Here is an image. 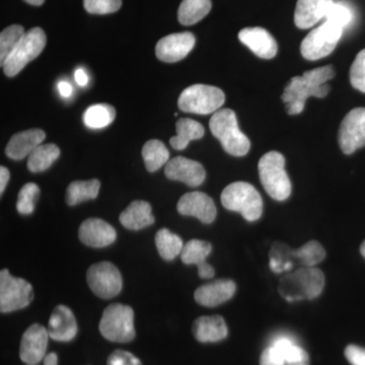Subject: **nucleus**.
<instances>
[{"instance_id": "obj_7", "label": "nucleus", "mask_w": 365, "mask_h": 365, "mask_svg": "<svg viewBox=\"0 0 365 365\" xmlns=\"http://www.w3.org/2000/svg\"><path fill=\"white\" fill-rule=\"evenodd\" d=\"M98 329L103 337L111 342H130L135 338L133 309L121 304L106 307Z\"/></svg>"}, {"instance_id": "obj_49", "label": "nucleus", "mask_w": 365, "mask_h": 365, "mask_svg": "<svg viewBox=\"0 0 365 365\" xmlns=\"http://www.w3.org/2000/svg\"><path fill=\"white\" fill-rule=\"evenodd\" d=\"M294 365H309V364H294Z\"/></svg>"}, {"instance_id": "obj_39", "label": "nucleus", "mask_w": 365, "mask_h": 365, "mask_svg": "<svg viewBox=\"0 0 365 365\" xmlns=\"http://www.w3.org/2000/svg\"><path fill=\"white\" fill-rule=\"evenodd\" d=\"M350 81L353 88L365 93V49L357 54L350 69Z\"/></svg>"}, {"instance_id": "obj_38", "label": "nucleus", "mask_w": 365, "mask_h": 365, "mask_svg": "<svg viewBox=\"0 0 365 365\" xmlns=\"http://www.w3.org/2000/svg\"><path fill=\"white\" fill-rule=\"evenodd\" d=\"M121 6L122 0H83L86 11L93 14L116 13Z\"/></svg>"}, {"instance_id": "obj_19", "label": "nucleus", "mask_w": 365, "mask_h": 365, "mask_svg": "<svg viewBox=\"0 0 365 365\" xmlns=\"http://www.w3.org/2000/svg\"><path fill=\"white\" fill-rule=\"evenodd\" d=\"M239 39L260 58L272 59L277 54V43L265 29L259 26L242 29Z\"/></svg>"}, {"instance_id": "obj_42", "label": "nucleus", "mask_w": 365, "mask_h": 365, "mask_svg": "<svg viewBox=\"0 0 365 365\" xmlns=\"http://www.w3.org/2000/svg\"><path fill=\"white\" fill-rule=\"evenodd\" d=\"M260 365H287L284 360L281 359L280 355L275 351L273 347L269 346L262 353Z\"/></svg>"}, {"instance_id": "obj_41", "label": "nucleus", "mask_w": 365, "mask_h": 365, "mask_svg": "<svg viewBox=\"0 0 365 365\" xmlns=\"http://www.w3.org/2000/svg\"><path fill=\"white\" fill-rule=\"evenodd\" d=\"M345 356L351 365H365V348L357 345H348Z\"/></svg>"}, {"instance_id": "obj_44", "label": "nucleus", "mask_w": 365, "mask_h": 365, "mask_svg": "<svg viewBox=\"0 0 365 365\" xmlns=\"http://www.w3.org/2000/svg\"><path fill=\"white\" fill-rule=\"evenodd\" d=\"M76 81L78 86H86L88 83V74L83 69L79 68L76 71Z\"/></svg>"}, {"instance_id": "obj_25", "label": "nucleus", "mask_w": 365, "mask_h": 365, "mask_svg": "<svg viewBox=\"0 0 365 365\" xmlns=\"http://www.w3.org/2000/svg\"><path fill=\"white\" fill-rule=\"evenodd\" d=\"M192 332L199 342H220L227 337V327L220 316H203L194 322Z\"/></svg>"}, {"instance_id": "obj_2", "label": "nucleus", "mask_w": 365, "mask_h": 365, "mask_svg": "<svg viewBox=\"0 0 365 365\" xmlns=\"http://www.w3.org/2000/svg\"><path fill=\"white\" fill-rule=\"evenodd\" d=\"M325 287V276L318 268L300 267L280 280L279 294L287 302L317 299Z\"/></svg>"}, {"instance_id": "obj_40", "label": "nucleus", "mask_w": 365, "mask_h": 365, "mask_svg": "<svg viewBox=\"0 0 365 365\" xmlns=\"http://www.w3.org/2000/svg\"><path fill=\"white\" fill-rule=\"evenodd\" d=\"M108 365H143L130 352L116 350L108 359Z\"/></svg>"}, {"instance_id": "obj_36", "label": "nucleus", "mask_w": 365, "mask_h": 365, "mask_svg": "<svg viewBox=\"0 0 365 365\" xmlns=\"http://www.w3.org/2000/svg\"><path fill=\"white\" fill-rule=\"evenodd\" d=\"M40 196V188L34 182H28L19 193L16 209L21 215H32L35 210L36 202Z\"/></svg>"}, {"instance_id": "obj_13", "label": "nucleus", "mask_w": 365, "mask_h": 365, "mask_svg": "<svg viewBox=\"0 0 365 365\" xmlns=\"http://www.w3.org/2000/svg\"><path fill=\"white\" fill-rule=\"evenodd\" d=\"M340 148L351 155L365 145V108H356L346 115L338 134Z\"/></svg>"}, {"instance_id": "obj_3", "label": "nucleus", "mask_w": 365, "mask_h": 365, "mask_svg": "<svg viewBox=\"0 0 365 365\" xmlns=\"http://www.w3.org/2000/svg\"><path fill=\"white\" fill-rule=\"evenodd\" d=\"M209 126L228 155L244 157L249 153L251 143L240 129L237 115L232 110L223 109L216 112L211 117Z\"/></svg>"}, {"instance_id": "obj_4", "label": "nucleus", "mask_w": 365, "mask_h": 365, "mask_svg": "<svg viewBox=\"0 0 365 365\" xmlns=\"http://www.w3.org/2000/svg\"><path fill=\"white\" fill-rule=\"evenodd\" d=\"M259 176L264 189L274 200L284 201L292 194V182L285 170V158L277 151H270L261 158Z\"/></svg>"}, {"instance_id": "obj_27", "label": "nucleus", "mask_w": 365, "mask_h": 365, "mask_svg": "<svg viewBox=\"0 0 365 365\" xmlns=\"http://www.w3.org/2000/svg\"><path fill=\"white\" fill-rule=\"evenodd\" d=\"M176 130L177 135L170 138V143L177 150H185L191 141L202 138L205 133L202 125L188 118L177 122Z\"/></svg>"}, {"instance_id": "obj_6", "label": "nucleus", "mask_w": 365, "mask_h": 365, "mask_svg": "<svg viewBox=\"0 0 365 365\" xmlns=\"http://www.w3.org/2000/svg\"><path fill=\"white\" fill-rule=\"evenodd\" d=\"M326 251L319 242H307L299 249L292 250L283 242H275L270 252V268L273 272L282 273L285 264H299L300 267H314L325 259Z\"/></svg>"}, {"instance_id": "obj_31", "label": "nucleus", "mask_w": 365, "mask_h": 365, "mask_svg": "<svg viewBox=\"0 0 365 365\" xmlns=\"http://www.w3.org/2000/svg\"><path fill=\"white\" fill-rule=\"evenodd\" d=\"M100 188L101 182L97 179L72 182L67 188L66 202L74 206L83 201L93 200L97 198Z\"/></svg>"}, {"instance_id": "obj_48", "label": "nucleus", "mask_w": 365, "mask_h": 365, "mask_svg": "<svg viewBox=\"0 0 365 365\" xmlns=\"http://www.w3.org/2000/svg\"><path fill=\"white\" fill-rule=\"evenodd\" d=\"M360 252H361L362 256L365 258V241L362 242L361 247H360Z\"/></svg>"}, {"instance_id": "obj_20", "label": "nucleus", "mask_w": 365, "mask_h": 365, "mask_svg": "<svg viewBox=\"0 0 365 365\" xmlns=\"http://www.w3.org/2000/svg\"><path fill=\"white\" fill-rule=\"evenodd\" d=\"M47 330L50 338L57 342L73 340L78 334V323L71 309L66 306L55 307L50 317Z\"/></svg>"}, {"instance_id": "obj_33", "label": "nucleus", "mask_w": 365, "mask_h": 365, "mask_svg": "<svg viewBox=\"0 0 365 365\" xmlns=\"http://www.w3.org/2000/svg\"><path fill=\"white\" fill-rule=\"evenodd\" d=\"M155 245L158 254L163 260L172 261L181 255L184 244L179 235L173 234L167 228L158 230L155 235Z\"/></svg>"}, {"instance_id": "obj_17", "label": "nucleus", "mask_w": 365, "mask_h": 365, "mask_svg": "<svg viewBox=\"0 0 365 365\" xmlns=\"http://www.w3.org/2000/svg\"><path fill=\"white\" fill-rule=\"evenodd\" d=\"M165 175L173 181L185 182L189 187H198L205 181L203 165L189 158L177 157L168 162Z\"/></svg>"}, {"instance_id": "obj_43", "label": "nucleus", "mask_w": 365, "mask_h": 365, "mask_svg": "<svg viewBox=\"0 0 365 365\" xmlns=\"http://www.w3.org/2000/svg\"><path fill=\"white\" fill-rule=\"evenodd\" d=\"M9 178H11V174H9V170L4 167L0 168V193H4L6 190Z\"/></svg>"}, {"instance_id": "obj_45", "label": "nucleus", "mask_w": 365, "mask_h": 365, "mask_svg": "<svg viewBox=\"0 0 365 365\" xmlns=\"http://www.w3.org/2000/svg\"><path fill=\"white\" fill-rule=\"evenodd\" d=\"M58 91L62 97L68 98L71 96L72 88L66 81H60L58 83Z\"/></svg>"}, {"instance_id": "obj_10", "label": "nucleus", "mask_w": 365, "mask_h": 365, "mask_svg": "<svg viewBox=\"0 0 365 365\" xmlns=\"http://www.w3.org/2000/svg\"><path fill=\"white\" fill-rule=\"evenodd\" d=\"M343 29L325 21L314 29L302 41L300 52L307 60H319L328 56L335 49L342 37Z\"/></svg>"}, {"instance_id": "obj_12", "label": "nucleus", "mask_w": 365, "mask_h": 365, "mask_svg": "<svg viewBox=\"0 0 365 365\" xmlns=\"http://www.w3.org/2000/svg\"><path fill=\"white\" fill-rule=\"evenodd\" d=\"M86 280L91 292L101 299L117 297L123 287L121 273L110 262L93 264L88 268Z\"/></svg>"}, {"instance_id": "obj_15", "label": "nucleus", "mask_w": 365, "mask_h": 365, "mask_svg": "<svg viewBox=\"0 0 365 365\" xmlns=\"http://www.w3.org/2000/svg\"><path fill=\"white\" fill-rule=\"evenodd\" d=\"M195 36L190 32L172 34L158 41L155 54L160 61L174 63L184 59L195 46Z\"/></svg>"}, {"instance_id": "obj_46", "label": "nucleus", "mask_w": 365, "mask_h": 365, "mask_svg": "<svg viewBox=\"0 0 365 365\" xmlns=\"http://www.w3.org/2000/svg\"><path fill=\"white\" fill-rule=\"evenodd\" d=\"M44 365H58V357L56 353L52 352L46 355Z\"/></svg>"}, {"instance_id": "obj_16", "label": "nucleus", "mask_w": 365, "mask_h": 365, "mask_svg": "<svg viewBox=\"0 0 365 365\" xmlns=\"http://www.w3.org/2000/svg\"><path fill=\"white\" fill-rule=\"evenodd\" d=\"M180 215L193 216L209 225L215 222L217 211L212 199L202 192H191L181 197L177 205Z\"/></svg>"}, {"instance_id": "obj_32", "label": "nucleus", "mask_w": 365, "mask_h": 365, "mask_svg": "<svg viewBox=\"0 0 365 365\" xmlns=\"http://www.w3.org/2000/svg\"><path fill=\"white\" fill-rule=\"evenodd\" d=\"M143 158L146 170L150 173H155L169 162L170 153L162 141L151 139L144 144Z\"/></svg>"}, {"instance_id": "obj_14", "label": "nucleus", "mask_w": 365, "mask_h": 365, "mask_svg": "<svg viewBox=\"0 0 365 365\" xmlns=\"http://www.w3.org/2000/svg\"><path fill=\"white\" fill-rule=\"evenodd\" d=\"M47 329L40 324L29 327L21 340L20 357L26 364L37 365L46 357L48 340Z\"/></svg>"}, {"instance_id": "obj_30", "label": "nucleus", "mask_w": 365, "mask_h": 365, "mask_svg": "<svg viewBox=\"0 0 365 365\" xmlns=\"http://www.w3.org/2000/svg\"><path fill=\"white\" fill-rule=\"evenodd\" d=\"M60 150L55 144H41L29 155L28 169L32 173H41L49 169L59 158Z\"/></svg>"}, {"instance_id": "obj_47", "label": "nucleus", "mask_w": 365, "mask_h": 365, "mask_svg": "<svg viewBox=\"0 0 365 365\" xmlns=\"http://www.w3.org/2000/svg\"><path fill=\"white\" fill-rule=\"evenodd\" d=\"M26 4H31V6H40L44 4L45 0H24Z\"/></svg>"}, {"instance_id": "obj_37", "label": "nucleus", "mask_w": 365, "mask_h": 365, "mask_svg": "<svg viewBox=\"0 0 365 365\" xmlns=\"http://www.w3.org/2000/svg\"><path fill=\"white\" fill-rule=\"evenodd\" d=\"M352 20L351 9L346 4H341V2H334L325 18V21H330L334 25L343 29V30L351 24Z\"/></svg>"}, {"instance_id": "obj_21", "label": "nucleus", "mask_w": 365, "mask_h": 365, "mask_svg": "<svg viewBox=\"0 0 365 365\" xmlns=\"http://www.w3.org/2000/svg\"><path fill=\"white\" fill-rule=\"evenodd\" d=\"M237 287L232 280L220 279L197 288L195 300L200 306L213 307L225 304L235 295Z\"/></svg>"}, {"instance_id": "obj_1", "label": "nucleus", "mask_w": 365, "mask_h": 365, "mask_svg": "<svg viewBox=\"0 0 365 365\" xmlns=\"http://www.w3.org/2000/svg\"><path fill=\"white\" fill-rule=\"evenodd\" d=\"M334 76L335 71L333 67L327 66L306 71L302 76L292 78L281 96L283 102L287 104L288 114H300L304 111L309 97L325 98L330 91V86L326 83Z\"/></svg>"}, {"instance_id": "obj_18", "label": "nucleus", "mask_w": 365, "mask_h": 365, "mask_svg": "<svg viewBox=\"0 0 365 365\" xmlns=\"http://www.w3.org/2000/svg\"><path fill=\"white\" fill-rule=\"evenodd\" d=\"M81 242L91 248H105L116 241L115 228L100 218H88L78 230Z\"/></svg>"}, {"instance_id": "obj_5", "label": "nucleus", "mask_w": 365, "mask_h": 365, "mask_svg": "<svg viewBox=\"0 0 365 365\" xmlns=\"http://www.w3.org/2000/svg\"><path fill=\"white\" fill-rule=\"evenodd\" d=\"M222 203L227 210L241 213L248 222H256L263 213V199L253 185L235 182L223 190Z\"/></svg>"}, {"instance_id": "obj_23", "label": "nucleus", "mask_w": 365, "mask_h": 365, "mask_svg": "<svg viewBox=\"0 0 365 365\" xmlns=\"http://www.w3.org/2000/svg\"><path fill=\"white\" fill-rule=\"evenodd\" d=\"M333 0H297L294 23L302 30L312 28L319 21L325 20Z\"/></svg>"}, {"instance_id": "obj_24", "label": "nucleus", "mask_w": 365, "mask_h": 365, "mask_svg": "<svg viewBox=\"0 0 365 365\" xmlns=\"http://www.w3.org/2000/svg\"><path fill=\"white\" fill-rule=\"evenodd\" d=\"M46 138L42 129H29L11 137L7 143L6 153L14 160H21L30 155Z\"/></svg>"}, {"instance_id": "obj_26", "label": "nucleus", "mask_w": 365, "mask_h": 365, "mask_svg": "<svg viewBox=\"0 0 365 365\" xmlns=\"http://www.w3.org/2000/svg\"><path fill=\"white\" fill-rule=\"evenodd\" d=\"M120 222L130 230H143L155 223V216L151 213V206L145 201H133L120 215Z\"/></svg>"}, {"instance_id": "obj_9", "label": "nucleus", "mask_w": 365, "mask_h": 365, "mask_svg": "<svg viewBox=\"0 0 365 365\" xmlns=\"http://www.w3.org/2000/svg\"><path fill=\"white\" fill-rule=\"evenodd\" d=\"M46 42L47 40L42 29L33 28L26 32L2 66L6 76L13 78L20 73L29 62L39 56L44 50Z\"/></svg>"}, {"instance_id": "obj_35", "label": "nucleus", "mask_w": 365, "mask_h": 365, "mask_svg": "<svg viewBox=\"0 0 365 365\" xmlns=\"http://www.w3.org/2000/svg\"><path fill=\"white\" fill-rule=\"evenodd\" d=\"M26 32L23 26L13 25L7 26L0 34V64L4 66L7 57L14 51Z\"/></svg>"}, {"instance_id": "obj_29", "label": "nucleus", "mask_w": 365, "mask_h": 365, "mask_svg": "<svg viewBox=\"0 0 365 365\" xmlns=\"http://www.w3.org/2000/svg\"><path fill=\"white\" fill-rule=\"evenodd\" d=\"M211 6V0H182L178 20L184 26L195 25L207 16Z\"/></svg>"}, {"instance_id": "obj_34", "label": "nucleus", "mask_w": 365, "mask_h": 365, "mask_svg": "<svg viewBox=\"0 0 365 365\" xmlns=\"http://www.w3.org/2000/svg\"><path fill=\"white\" fill-rule=\"evenodd\" d=\"M116 117V110L112 106L98 104L91 106L83 115L86 126L91 129H102L109 126Z\"/></svg>"}, {"instance_id": "obj_50", "label": "nucleus", "mask_w": 365, "mask_h": 365, "mask_svg": "<svg viewBox=\"0 0 365 365\" xmlns=\"http://www.w3.org/2000/svg\"><path fill=\"white\" fill-rule=\"evenodd\" d=\"M26 365H30V364H26Z\"/></svg>"}, {"instance_id": "obj_11", "label": "nucleus", "mask_w": 365, "mask_h": 365, "mask_svg": "<svg viewBox=\"0 0 365 365\" xmlns=\"http://www.w3.org/2000/svg\"><path fill=\"white\" fill-rule=\"evenodd\" d=\"M34 289L31 283L14 277L7 269L0 272V311L11 313L25 309L32 302Z\"/></svg>"}, {"instance_id": "obj_22", "label": "nucleus", "mask_w": 365, "mask_h": 365, "mask_svg": "<svg viewBox=\"0 0 365 365\" xmlns=\"http://www.w3.org/2000/svg\"><path fill=\"white\" fill-rule=\"evenodd\" d=\"M212 251V247L208 242L200 240H191L184 245L181 253V260L186 265H196L198 274L203 279L215 276V268L206 262V259Z\"/></svg>"}, {"instance_id": "obj_28", "label": "nucleus", "mask_w": 365, "mask_h": 365, "mask_svg": "<svg viewBox=\"0 0 365 365\" xmlns=\"http://www.w3.org/2000/svg\"><path fill=\"white\" fill-rule=\"evenodd\" d=\"M271 347L280 355L287 365L309 364V355L300 346L287 336H278L274 338Z\"/></svg>"}, {"instance_id": "obj_8", "label": "nucleus", "mask_w": 365, "mask_h": 365, "mask_svg": "<svg viewBox=\"0 0 365 365\" xmlns=\"http://www.w3.org/2000/svg\"><path fill=\"white\" fill-rule=\"evenodd\" d=\"M225 102V93L216 86L194 85L182 91L178 101L179 109L192 114L208 115Z\"/></svg>"}]
</instances>
